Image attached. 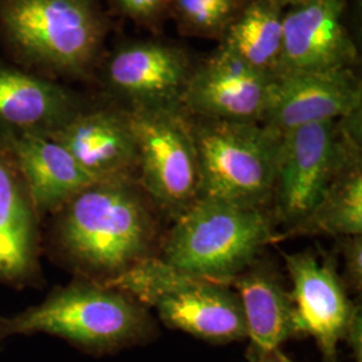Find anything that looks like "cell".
Here are the masks:
<instances>
[{
    "mask_svg": "<svg viewBox=\"0 0 362 362\" xmlns=\"http://www.w3.org/2000/svg\"><path fill=\"white\" fill-rule=\"evenodd\" d=\"M189 121L199 158V197L266 208L274 196L282 133L260 122Z\"/></svg>",
    "mask_w": 362,
    "mask_h": 362,
    "instance_id": "obj_6",
    "label": "cell"
},
{
    "mask_svg": "<svg viewBox=\"0 0 362 362\" xmlns=\"http://www.w3.org/2000/svg\"><path fill=\"white\" fill-rule=\"evenodd\" d=\"M342 0H299L284 13V46L276 71L350 69L357 50L342 21Z\"/></svg>",
    "mask_w": 362,
    "mask_h": 362,
    "instance_id": "obj_15",
    "label": "cell"
},
{
    "mask_svg": "<svg viewBox=\"0 0 362 362\" xmlns=\"http://www.w3.org/2000/svg\"><path fill=\"white\" fill-rule=\"evenodd\" d=\"M342 238L362 235V168L354 164L337 176L306 218L282 236Z\"/></svg>",
    "mask_w": 362,
    "mask_h": 362,
    "instance_id": "obj_20",
    "label": "cell"
},
{
    "mask_svg": "<svg viewBox=\"0 0 362 362\" xmlns=\"http://www.w3.org/2000/svg\"><path fill=\"white\" fill-rule=\"evenodd\" d=\"M192 67L184 52L156 42L117 47L105 61V88L127 109H176Z\"/></svg>",
    "mask_w": 362,
    "mask_h": 362,
    "instance_id": "obj_9",
    "label": "cell"
},
{
    "mask_svg": "<svg viewBox=\"0 0 362 362\" xmlns=\"http://www.w3.org/2000/svg\"><path fill=\"white\" fill-rule=\"evenodd\" d=\"M266 208L199 197L175 219L161 259L180 272L228 284L281 239Z\"/></svg>",
    "mask_w": 362,
    "mask_h": 362,
    "instance_id": "obj_4",
    "label": "cell"
},
{
    "mask_svg": "<svg viewBox=\"0 0 362 362\" xmlns=\"http://www.w3.org/2000/svg\"><path fill=\"white\" fill-rule=\"evenodd\" d=\"M342 341L346 342L353 353L356 362H362V310L361 305H356L351 313L346 330L342 337Z\"/></svg>",
    "mask_w": 362,
    "mask_h": 362,
    "instance_id": "obj_24",
    "label": "cell"
},
{
    "mask_svg": "<svg viewBox=\"0 0 362 362\" xmlns=\"http://www.w3.org/2000/svg\"><path fill=\"white\" fill-rule=\"evenodd\" d=\"M362 89L351 69L272 76L264 125L279 133L361 113Z\"/></svg>",
    "mask_w": 362,
    "mask_h": 362,
    "instance_id": "obj_13",
    "label": "cell"
},
{
    "mask_svg": "<svg viewBox=\"0 0 362 362\" xmlns=\"http://www.w3.org/2000/svg\"><path fill=\"white\" fill-rule=\"evenodd\" d=\"M227 285H233L245 315L248 361L258 362L286 341L300 336L291 293L270 263L255 260Z\"/></svg>",
    "mask_w": 362,
    "mask_h": 362,
    "instance_id": "obj_17",
    "label": "cell"
},
{
    "mask_svg": "<svg viewBox=\"0 0 362 362\" xmlns=\"http://www.w3.org/2000/svg\"><path fill=\"white\" fill-rule=\"evenodd\" d=\"M42 233L26 182L0 143V286L25 290L45 285Z\"/></svg>",
    "mask_w": 362,
    "mask_h": 362,
    "instance_id": "obj_14",
    "label": "cell"
},
{
    "mask_svg": "<svg viewBox=\"0 0 362 362\" xmlns=\"http://www.w3.org/2000/svg\"><path fill=\"white\" fill-rule=\"evenodd\" d=\"M46 137L64 146L95 181L137 182V143L124 106L85 104Z\"/></svg>",
    "mask_w": 362,
    "mask_h": 362,
    "instance_id": "obj_10",
    "label": "cell"
},
{
    "mask_svg": "<svg viewBox=\"0 0 362 362\" xmlns=\"http://www.w3.org/2000/svg\"><path fill=\"white\" fill-rule=\"evenodd\" d=\"M266 1L272 3V4L279 7V8H284V7H288V6L294 4V3H297L299 0H266Z\"/></svg>",
    "mask_w": 362,
    "mask_h": 362,
    "instance_id": "obj_26",
    "label": "cell"
},
{
    "mask_svg": "<svg viewBox=\"0 0 362 362\" xmlns=\"http://www.w3.org/2000/svg\"><path fill=\"white\" fill-rule=\"evenodd\" d=\"M339 255L344 260L342 284L354 293L362 288V235H350L337 239Z\"/></svg>",
    "mask_w": 362,
    "mask_h": 362,
    "instance_id": "obj_22",
    "label": "cell"
},
{
    "mask_svg": "<svg viewBox=\"0 0 362 362\" xmlns=\"http://www.w3.org/2000/svg\"><path fill=\"white\" fill-rule=\"evenodd\" d=\"M282 46V8L266 0H254L226 30L221 49L246 65L274 76L281 65Z\"/></svg>",
    "mask_w": 362,
    "mask_h": 362,
    "instance_id": "obj_19",
    "label": "cell"
},
{
    "mask_svg": "<svg viewBox=\"0 0 362 362\" xmlns=\"http://www.w3.org/2000/svg\"><path fill=\"white\" fill-rule=\"evenodd\" d=\"M272 81V74L259 71L220 49L204 65L192 70L181 109L200 119L262 124Z\"/></svg>",
    "mask_w": 362,
    "mask_h": 362,
    "instance_id": "obj_12",
    "label": "cell"
},
{
    "mask_svg": "<svg viewBox=\"0 0 362 362\" xmlns=\"http://www.w3.org/2000/svg\"><path fill=\"white\" fill-rule=\"evenodd\" d=\"M45 220L43 254L76 278L105 284L153 257L155 218L136 181H95Z\"/></svg>",
    "mask_w": 362,
    "mask_h": 362,
    "instance_id": "obj_1",
    "label": "cell"
},
{
    "mask_svg": "<svg viewBox=\"0 0 362 362\" xmlns=\"http://www.w3.org/2000/svg\"><path fill=\"white\" fill-rule=\"evenodd\" d=\"M139 165L137 184L176 219L200 196V170L188 115L181 109H128Z\"/></svg>",
    "mask_w": 362,
    "mask_h": 362,
    "instance_id": "obj_8",
    "label": "cell"
},
{
    "mask_svg": "<svg viewBox=\"0 0 362 362\" xmlns=\"http://www.w3.org/2000/svg\"><path fill=\"white\" fill-rule=\"evenodd\" d=\"M103 285L155 309L169 329L216 345L247 339L240 300L230 285L185 274L161 258L144 259Z\"/></svg>",
    "mask_w": 362,
    "mask_h": 362,
    "instance_id": "obj_5",
    "label": "cell"
},
{
    "mask_svg": "<svg viewBox=\"0 0 362 362\" xmlns=\"http://www.w3.org/2000/svg\"><path fill=\"white\" fill-rule=\"evenodd\" d=\"M106 31L97 0H0L6 58L40 77H88L100 59Z\"/></svg>",
    "mask_w": 362,
    "mask_h": 362,
    "instance_id": "obj_2",
    "label": "cell"
},
{
    "mask_svg": "<svg viewBox=\"0 0 362 362\" xmlns=\"http://www.w3.org/2000/svg\"><path fill=\"white\" fill-rule=\"evenodd\" d=\"M86 104L58 81L0 55V134L49 136Z\"/></svg>",
    "mask_w": 362,
    "mask_h": 362,
    "instance_id": "obj_16",
    "label": "cell"
},
{
    "mask_svg": "<svg viewBox=\"0 0 362 362\" xmlns=\"http://www.w3.org/2000/svg\"><path fill=\"white\" fill-rule=\"evenodd\" d=\"M42 223L95 180L57 141L38 134H0Z\"/></svg>",
    "mask_w": 362,
    "mask_h": 362,
    "instance_id": "obj_18",
    "label": "cell"
},
{
    "mask_svg": "<svg viewBox=\"0 0 362 362\" xmlns=\"http://www.w3.org/2000/svg\"><path fill=\"white\" fill-rule=\"evenodd\" d=\"M177 21L199 35H221L239 13V0H170Z\"/></svg>",
    "mask_w": 362,
    "mask_h": 362,
    "instance_id": "obj_21",
    "label": "cell"
},
{
    "mask_svg": "<svg viewBox=\"0 0 362 362\" xmlns=\"http://www.w3.org/2000/svg\"><path fill=\"white\" fill-rule=\"evenodd\" d=\"M39 333L103 357L149 342L156 326L146 308L125 293L76 278L52 288L38 305L8 317L0 315V342Z\"/></svg>",
    "mask_w": 362,
    "mask_h": 362,
    "instance_id": "obj_3",
    "label": "cell"
},
{
    "mask_svg": "<svg viewBox=\"0 0 362 362\" xmlns=\"http://www.w3.org/2000/svg\"><path fill=\"white\" fill-rule=\"evenodd\" d=\"M360 117L357 113L282 133L272 216L286 231L306 218L339 173L361 163Z\"/></svg>",
    "mask_w": 362,
    "mask_h": 362,
    "instance_id": "obj_7",
    "label": "cell"
},
{
    "mask_svg": "<svg viewBox=\"0 0 362 362\" xmlns=\"http://www.w3.org/2000/svg\"><path fill=\"white\" fill-rule=\"evenodd\" d=\"M258 362H294L288 356H286L285 353H284V350L281 349V348H278V349H274L270 351V353H267V354H264Z\"/></svg>",
    "mask_w": 362,
    "mask_h": 362,
    "instance_id": "obj_25",
    "label": "cell"
},
{
    "mask_svg": "<svg viewBox=\"0 0 362 362\" xmlns=\"http://www.w3.org/2000/svg\"><path fill=\"white\" fill-rule=\"evenodd\" d=\"M117 7L130 18L148 21L155 18L169 0H115Z\"/></svg>",
    "mask_w": 362,
    "mask_h": 362,
    "instance_id": "obj_23",
    "label": "cell"
},
{
    "mask_svg": "<svg viewBox=\"0 0 362 362\" xmlns=\"http://www.w3.org/2000/svg\"><path fill=\"white\" fill-rule=\"evenodd\" d=\"M300 336L315 339L322 361L337 362L338 344L356 308L337 270V257L311 251L284 254Z\"/></svg>",
    "mask_w": 362,
    "mask_h": 362,
    "instance_id": "obj_11",
    "label": "cell"
}]
</instances>
